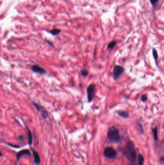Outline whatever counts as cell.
<instances>
[{
  "mask_svg": "<svg viewBox=\"0 0 164 165\" xmlns=\"http://www.w3.org/2000/svg\"><path fill=\"white\" fill-rule=\"evenodd\" d=\"M32 103L34 107L37 109V110L40 113L41 115L43 118L46 119L49 116L48 111L46 110L41 105L35 102H32Z\"/></svg>",
  "mask_w": 164,
  "mask_h": 165,
  "instance_id": "5b68a950",
  "label": "cell"
},
{
  "mask_svg": "<svg viewBox=\"0 0 164 165\" xmlns=\"http://www.w3.org/2000/svg\"><path fill=\"white\" fill-rule=\"evenodd\" d=\"M27 136H28V144L29 145H31L32 144V140H33V136L31 132L28 130L27 131Z\"/></svg>",
  "mask_w": 164,
  "mask_h": 165,
  "instance_id": "7c38bea8",
  "label": "cell"
},
{
  "mask_svg": "<svg viewBox=\"0 0 164 165\" xmlns=\"http://www.w3.org/2000/svg\"><path fill=\"white\" fill-rule=\"evenodd\" d=\"M152 131L153 132V136L154 138V139L155 140H158V136H157V127H155L154 128L152 129Z\"/></svg>",
  "mask_w": 164,
  "mask_h": 165,
  "instance_id": "9a60e30c",
  "label": "cell"
},
{
  "mask_svg": "<svg viewBox=\"0 0 164 165\" xmlns=\"http://www.w3.org/2000/svg\"><path fill=\"white\" fill-rule=\"evenodd\" d=\"M34 158V162L37 165H38L40 163V158L38 152L33 149H31Z\"/></svg>",
  "mask_w": 164,
  "mask_h": 165,
  "instance_id": "ba28073f",
  "label": "cell"
},
{
  "mask_svg": "<svg viewBox=\"0 0 164 165\" xmlns=\"http://www.w3.org/2000/svg\"><path fill=\"white\" fill-rule=\"evenodd\" d=\"M96 89L93 84H89L87 88V96L88 102H90L92 101L95 94Z\"/></svg>",
  "mask_w": 164,
  "mask_h": 165,
  "instance_id": "3957f363",
  "label": "cell"
},
{
  "mask_svg": "<svg viewBox=\"0 0 164 165\" xmlns=\"http://www.w3.org/2000/svg\"><path fill=\"white\" fill-rule=\"evenodd\" d=\"M30 155L31 154V152L28 149H25V150H22L20 151H19L16 155L17 157V159L18 160L21 157H22V156L24 155Z\"/></svg>",
  "mask_w": 164,
  "mask_h": 165,
  "instance_id": "9c48e42d",
  "label": "cell"
},
{
  "mask_svg": "<svg viewBox=\"0 0 164 165\" xmlns=\"http://www.w3.org/2000/svg\"><path fill=\"white\" fill-rule=\"evenodd\" d=\"M125 72L124 69L119 65H116L113 69V74L115 79H118Z\"/></svg>",
  "mask_w": 164,
  "mask_h": 165,
  "instance_id": "8992f818",
  "label": "cell"
},
{
  "mask_svg": "<svg viewBox=\"0 0 164 165\" xmlns=\"http://www.w3.org/2000/svg\"><path fill=\"white\" fill-rule=\"evenodd\" d=\"M61 32V30L60 29H58V28H54V29H53L50 30V31H49V32L51 34H52V35H54V36L57 35Z\"/></svg>",
  "mask_w": 164,
  "mask_h": 165,
  "instance_id": "8fae6325",
  "label": "cell"
},
{
  "mask_svg": "<svg viewBox=\"0 0 164 165\" xmlns=\"http://www.w3.org/2000/svg\"><path fill=\"white\" fill-rule=\"evenodd\" d=\"M80 73H81V74L82 76L86 77V76H88V71L87 69H82L80 70Z\"/></svg>",
  "mask_w": 164,
  "mask_h": 165,
  "instance_id": "2e32d148",
  "label": "cell"
},
{
  "mask_svg": "<svg viewBox=\"0 0 164 165\" xmlns=\"http://www.w3.org/2000/svg\"><path fill=\"white\" fill-rule=\"evenodd\" d=\"M141 100L142 101H144L145 102V101H146L147 100V96L145 95H142L141 96Z\"/></svg>",
  "mask_w": 164,
  "mask_h": 165,
  "instance_id": "ac0fdd59",
  "label": "cell"
},
{
  "mask_svg": "<svg viewBox=\"0 0 164 165\" xmlns=\"http://www.w3.org/2000/svg\"><path fill=\"white\" fill-rule=\"evenodd\" d=\"M46 41L47 42V43H49V45H50L51 47H54V45H53V43L51 42V41H48V40H46Z\"/></svg>",
  "mask_w": 164,
  "mask_h": 165,
  "instance_id": "44dd1931",
  "label": "cell"
},
{
  "mask_svg": "<svg viewBox=\"0 0 164 165\" xmlns=\"http://www.w3.org/2000/svg\"><path fill=\"white\" fill-rule=\"evenodd\" d=\"M116 43H117L116 41H112L108 43V44L107 45V47L110 49H112L115 46V45L116 44Z\"/></svg>",
  "mask_w": 164,
  "mask_h": 165,
  "instance_id": "4fadbf2b",
  "label": "cell"
},
{
  "mask_svg": "<svg viewBox=\"0 0 164 165\" xmlns=\"http://www.w3.org/2000/svg\"><path fill=\"white\" fill-rule=\"evenodd\" d=\"M103 154L105 157L111 159H114L117 155L116 151L114 149L111 147H106L104 149Z\"/></svg>",
  "mask_w": 164,
  "mask_h": 165,
  "instance_id": "277c9868",
  "label": "cell"
},
{
  "mask_svg": "<svg viewBox=\"0 0 164 165\" xmlns=\"http://www.w3.org/2000/svg\"><path fill=\"white\" fill-rule=\"evenodd\" d=\"M107 137L109 140L112 143H117L120 139V135L118 129L114 126L110 127L107 133Z\"/></svg>",
  "mask_w": 164,
  "mask_h": 165,
  "instance_id": "7a4b0ae2",
  "label": "cell"
},
{
  "mask_svg": "<svg viewBox=\"0 0 164 165\" xmlns=\"http://www.w3.org/2000/svg\"></svg>",
  "mask_w": 164,
  "mask_h": 165,
  "instance_id": "603a6c76",
  "label": "cell"
},
{
  "mask_svg": "<svg viewBox=\"0 0 164 165\" xmlns=\"http://www.w3.org/2000/svg\"><path fill=\"white\" fill-rule=\"evenodd\" d=\"M18 139H19L20 141H24V140H25L24 137L23 136H22V135H19V136H18Z\"/></svg>",
  "mask_w": 164,
  "mask_h": 165,
  "instance_id": "d6986e66",
  "label": "cell"
},
{
  "mask_svg": "<svg viewBox=\"0 0 164 165\" xmlns=\"http://www.w3.org/2000/svg\"><path fill=\"white\" fill-rule=\"evenodd\" d=\"M150 0L152 5H154L158 2L159 0Z\"/></svg>",
  "mask_w": 164,
  "mask_h": 165,
  "instance_id": "ffe728a7",
  "label": "cell"
},
{
  "mask_svg": "<svg viewBox=\"0 0 164 165\" xmlns=\"http://www.w3.org/2000/svg\"><path fill=\"white\" fill-rule=\"evenodd\" d=\"M31 69L34 72L40 74H45L47 73L46 70L44 68L37 64L33 65L31 67Z\"/></svg>",
  "mask_w": 164,
  "mask_h": 165,
  "instance_id": "52a82bcc",
  "label": "cell"
},
{
  "mask_svg": "<svg viewBox=\"0 0 164 165\" xmlns=\"http://www.w3.org/2000/svg\"></svg>",
  "mask_w": 164,
  "mask_h": 165,
  "instance_id": "7402d4cb",
  "label": "cell"
},
{
  "mask_svg": "<svg viewBox=\"0 0 164 165\" xmlns=\"http://www.w3.org/2000/svg\"><path fill=\"white\" fill-rule=\"evenodd\" d=\"M138 163L139 165H143L144 163V157L141 154H139L138 156Z\"/></svg>",
  "mask_w": 164,
  "mask_h": 165,
  "instance_id": "5bb4252c",
  "label": "cell"
},
{
  "mask_svg": "<svg viewBox=\"0 0 164 165\" xmlns=\"http://www.w3.org/2000/svg\"><path fill=\"white\" fill-rule=\"evenodd\" d=\"M152 55H153V56L155 60H157L158 59V54H157L156 50L154 48H153L152 49Z\"/></svg>",
  "mask_w": 164,
  "mask_h": 165,
  "instance_id": "e0dca14e",
  "label": "cell"
},
{
  "mask_svg": "<svg viewBox=\"0 0 164 165\" xmlns=\"http://www.w3.org/2000/svg\"><path fill=\"white\" fill-rule=\"evenodd\" d=\"M123 153L126 158L131 162H134L136 159V152L133 143L128 141L123 150Z\"/></svg>",
  "mask_w": 164,
  "mask_h": 165,
  "instance_id": "6da1fadb",
  "label": "cell"
},
{
  "mask_svg": "<svg viewBox=\"0 0 164 165\" xmlns=\"http://www.w3.org/2000/svg\"><path fill=\"white\" fill-rule=\"evenodd\" d=\"M117 114H118L119 116L122 117L123 118H128V116H129L128 113L127 112L125 111L118 110V111H117Z\"/></svg>",
  "mask_w": 164,
  "mask_h": 165,
  "instance_id": "30bf717a",
  "label": "cell"
}]
</instances>
